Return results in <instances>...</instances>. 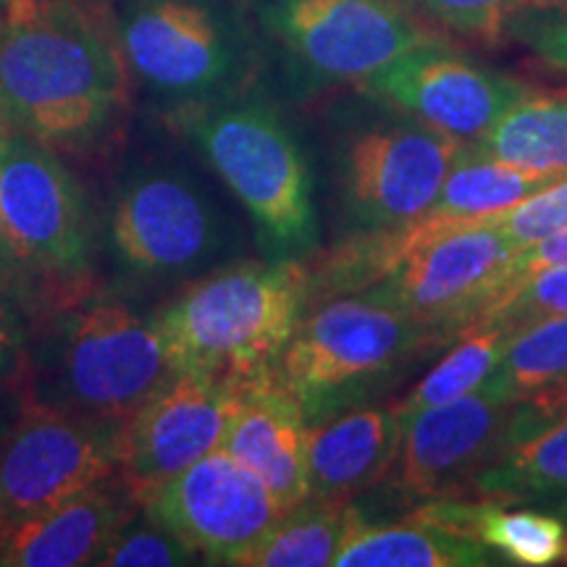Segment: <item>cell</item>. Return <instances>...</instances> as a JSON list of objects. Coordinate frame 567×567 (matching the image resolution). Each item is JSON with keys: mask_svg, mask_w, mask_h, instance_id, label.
<instances>
[{"mask_svg": "<svg viewBox=\"0 0 567 567\" xmlns=\"http://www.w3.org/2000/svg\"><path fill=\"white\" fill-rule=\"evenodd\" d=\"M113 17L130 74L179 109L226 97L243 74V45L213 0H122Z\"/></svg>", "mask_w": 567, "mask_h": 567, "instance_id": "cell-6", "label": "cell"}, {"mask_svg": "<svg viewBox=\"0 0 567 567\" xmlns=\"http://www.w3.org/2000/svg\"><path fill=\"white\" fill-rule=\"evenodd\" d=\"M517 436V402L481 384L460 400L402 417L389 481L405 499H460Z\"/></svg>", "mask_w": 567, "mask_h": 567, "instance_id": "cell-12", "label": "cell"}, {"mask_svg": "<svg viewBox=\"0 0 567 567\" xmlns=\"http://www.w3.org/2000/svg\"><path fill=\"white\" fill-rule=\"evenodd\" d=\"M0 9H3V0H0Z\"/></svg>", "mask_w": 567, "mask_h": 567, "instance_id": "cell-40", "label": "cell"}, {"mask_svg": "<svg viewBox=\"0 0 567 567\" xmlns=\"http://www.w3.org/2000/svg\"><path fill=\"white\" fill-rule=\"evenodd\" d=\"M182 122L213 172L252 216L274 260L313 250L318 221L310 168L271 103L226 95L182 109Z\"/></svg>", "mask_w": 567, "mask_h": 567, "instance_id": "cell-3", "label": "cell"}, {"mask_svg": "<svg viewBox=\"0 0 567 567\" xmlns=\"http://www.w3.org/2000/svg\"><path fill=\"white\" fill-rule=\"evenodd\" d=\"M486 224L505 234L517 250L542 243L559 229H567V174L513 208L488 216Z\"/></svg>", "mask_w": 567, "mask_h": 567, "instance_id": "cell-28", "label": "cell"}, {"mask_svg": "<svg viewBox=\"0 0 567 567\" xmlns=\"http://www.w3.org/2000/svg\"><path fill=\"white\" fill-rule=\"evenodd\" d=\"M151 523V520H147ZM197 551L184 544L172 530L155 526L122 528L116 538L103 549L95 565L103 567H176L195 565Z\"/></svg>", "mask_w": 567, "mask_h": 567, "instance_id": "cell-30", "label": "cell"}, {"mask_svg": "<svg viewBox=\"0 0 567 567\" xmlns=\"http://www.w3.org/2000/svg\"><path fill=\"white\" fill-rule=\"evenodd\" d=\"M520 40L544 66L567 74V11L523 6L507 21V30Z\"/></svg>", "mask_w": 567, "mask_h": 567, "instance_id": "cell-32", "label": "cell"}, {"mask_svg": "<svg viewBox=\"0 0 567 567\" xmlns=\"http://www.w3.org/2000/svg\"><path fill=\"white\" fill-rule=\"evenodd\" d=\"M6 137H9V134H6V124H3V118H0V145H3Z\"/></svg>", "mask_w": 567, "mask_h": 567, "instance_id": "cell-38", "label": "cell"}, {"mask_svg": "<svg viewBox=\"0 0 567 567\" xmlns=\"http://www.w3.org/2000/svg\"><path fill=\"white\" fill-rule=\"evenodd\" d=\"M147 520L213 565H245L287 515L250 467L221 446L142 496Z\"/></svg>", "mask_w": 567, "mask_h": 567, "instance_id": "cell-9", "label": "cell"}, {"mask_svg": "<svg viewBox=\"0 0 567 567\" xmlns=\"http://www.w3.org/2000/svg\"><path fill=\"white\" fill-rule=\"evenodd\" d=\"M360 90L467 145L484 137L530 87L429 40L396 55L360 82Z\"/></svg>", "mask_w": 567, "mask_h": 567, "instance_id": "cell-15", "label": "cell"}, {"mask_svg": "<svg viewBox=\"0 0 567 567\" xmlns=\"http://www.w3.org/2000/svg\"><path fill=\"white\" fill-rule=\"evenodd\" d=\"M45 373L40 402L118 429L176 375L155 321L116 300L90 302L63 323Z\"/></svg>", "mask_w": 567, "mask_h": 567, "instance_id": "cell-5", "label": "cell"}, {"mask_svg": "<svg viewBox=\"0 0 567 567\" xmlns=\"http://www.w3.org/2000/svg\"><path fill=\"white\" fill-rule=\"evenodd\" d=\"M563 381H567V316H551L515 331L505 358L484 384L520 402Z\"/></svg>", "mask_w": 567, "mask_h": 567, "instance_id": "cell-27", "label": "cell"}, {"mask_svg": "<svg viewBox=\"0 0 567 567\" xmlns=\"http://www.w3.org/2000/svg\"><path fill=\"white\" fill-rule=\"evenodd\" d=\"M526 6L534 9H551V11H567V0H528Z\"/></svg>", "mask_w": 567, "mask_h": 567, "instance_id": "cell-37", "label": "cell"}, {"mask_svg": "<svg viewBox=\"0 0 567 567\" xmlns=\"http://www.w3.org/2000/svg\"><path fill=\"white\" fill-rule=\"evenodd\" d=\"M300 258L239 264L210 274L155 318L176 373L247 379L271 371L308 310Z\"/></svg>", "mask_w": 567, "mask_h": 567, "instance_id": "cell-2", "label": "cell"}, {"mask_svg": "<svg viewBox=\"0 0 567 567\" xmlns=\"http://www.w3.org/2000/svg\"><path fill=\"white\" fill-rule=\"evenodd\" d=\"M563 415H567V381L517 402V431H520V436H526L528 431Z\"/></svg>", "mask_w": 567, "mask_h": 567, "instance_id": "cell-34", "label": "cell"}, {"mask_svg": "<svg viewBox=\"0 0 567 567\" xmlns=\"http://www.w3.org/2000/svg\"><path fill=\"white\" fill-rule=\"evenodd\" d=\"M423 347H436L413 318L371 289L331 297L305 310L274 373L313 425L363 405L400 375Z\"/></svg>", "mask_w": 567, "mask_h": 567, "instance_id": "cell-4", "label": "cell"}, {"mask_svg": "<svg viewBox=\"0 0 567 567\" xmlns=\"http://www.w3.org/2000/svg\"><path fill=\"white\" fill-rule=\"evenodd\" d=\"M473 496L496 502L565 499L567 496V415L538 425L496 455L478 478Z\"/></svg>", "mask_w": 567, "mask_h": 567, "instance_id": "cell-23", "label": "cell"}, {"mask_svg": "<svg viewBox=\"0 0 567 567\" xmlns=\"http://www.w3.org/2000/svg\"><path fill=\"white\" fill-rule=\"evenodd\" d=\"M551 316H567V266H551L528 276L526 281L502 295L478 326L492 321L526 326Z\"/></svg>", "mask_w": 567, "mask_h": 567, "instance_id": "cell-29", "label": "cell"}, {"mask_svg": "<svg viewBox=\"0 0 567 567\" xmlns=\"http://www.w3.org/2000/svg\"><path fill=\"white\" fill-rule=\"evenodd\" d=\"M515 252L494 226H467L408 255L368 289L413 318L434 344H446L481 323Z\"/></svg>", "mask_w": 567, "mask_h": 567, "instance_id": "cell-11", "label": "cell"}, {"mask_svg": "<svg viewBox=\"0 0 567 567\" xmlns=\"http://www.w3.org/2000/svg\"><path fill=\"white\" fill-rule=\"evenodd\" d=\"M555 179H559V174L526 172V168L507 166V163L481 158L478 153L463 145L455 166L450 168L429 210L439 213V216L484 221L494 213L526 200Z\"/></svg>", "mask_w": 567, "mask_h": 567, "instance_id": "cell-24", "label": "cell"}, {"mask_svg": "<svg viewBox=\"0 0 567 567\" xmlns=\"http://www.w3.org/2000/svg\"><path fill=\"white\" fill-rule=\"evenodd\" d=\"M517 329L520 326L492 321L473 331H465L457 339V344L396 402V413L405 417L421 413L425 408L444 405V402L476 392L488 375L494 373L499 360L505 358L509 339L515 337Z\"/></svg>", "mask_w": 567, "mask_h": 567, "instance_id": "cell-26", "label": "cell"}, {"mask_svg": "<svg viewBox=\"0 0 567 567\" xmlns=\"http://www.w3.org/2000/svg\"><path fill=\"white\" fill-rule=\"evenodd\" d=\"M415 3L460 38L496 42L505 34L509 17L528 0H415Z\"/></svg>", "mask_w": 567, "mask_h": 567, "instance_id": "cell-31", "label": "cell"}, {"mask_svg": "<svg viewBox=\"0 0 567 567\" xmlns=\"http://www.w3.org/2000/svg\"><path fill=\"white\" fill-rule=\"evenodd\" d=\"M276 42L316 82H363L421 42L436 40L400 0H268Z\"/></svg>", "mask_w": 567, "mask_h": 567, "instance_id": "cell-10", "label": "cell"}, {"mask_svg": "<svg viewBox=\"0 0 567 567\" xmlns=\"http://www.w3.org/2000/svg\"><path fill=\"white\" fill-rule=\"evenodd\" d=\"M111 243L140 274H184L226 247V224L200 182L179 168H142L111 205Z\"/></svg>", "mask_w": 567, "mask_h": 567, "instance_id": "cell-13", "label": "cell"}, {"mask_svg": "<svg viewBox=\"0 0 567 567\" xmlns=\"http://www.w3.org/2000/svg\"><path fill=\"white\" fill-rule=\"evenodd\" d=\"M310 423L271 371L237 379L221 450L258 476L276 502L295 509L308 492Z\"/></svg>", "mask_w": 567, "mask_h": 567, "instance_id": "cell-17", "label": "cell"}, {"mask_svg": "<svg viewBox=\"0 0 567 567\" xmlns=\"http://www.w3.org/2000/svg\"><path fill=\"white\" fill-rule=\"evenodd\" d=\"M237 379L184 371L118 431V467L134 496H145L210 455L224 442Z\"/></svg>", "mask_w": 567, "mask_h": 567, "instance_id": "cell-16", "label": "cell"}, {"mask_svg": "<svg viewBox=\"0 0 567 567\" xmlns=\"http://www.w3.org/2000/svg\"><path fill=\"white\" fill-rule=\"evenodd\" d=\"M402 442L394 408L354 405L310 425L308 492L316 499L352 502L392 471Z\"/></svg>", "mask_w": 567, "mask_h": 567, "instance_id": "cell-18", "label": "cell"}, {"mask_svg": "<svg viewBox=\"0 0 567 567\" xmlns=\"http://www.w3.org/2000/svg\"><path fill=\"white\" fill-rule=\"evenodd\" d=\"M455 534L486 544L509 565L547 567L565 557L567 526L555 515L536 509H507L496 502L434 499L415 513Z\"/></svg>", "mask_w": 567, "mask_h": 567, "instance_id": "cell-21", "label": "cell"}, {"mask_svg": "<svg viewBox=\"0 0 567 567\" xmlns=\"http://www.w3.org/2000/svg\"><path fill=\"white\" fill-rule=\"evenodd\" d=\"M481 158L526 172L567 174V95L528 90L492 124L484 137L467 142Z\"/></svg>", "mask_w": 567, "mask_h": 567, "instance_id": "cell-22", "label": "cell"}, {"mask_svg": "<svg viewBox=\"0 0 567 567\" xmlns=\"http://www.w3.org/2000/svg\"><path fill=\"white\" fill-rule=\"evenodd\" d=\"M0 239L13 260L53 274L87 266L90 234L74 176L32 137L0 145Z\"/></svg>", "mask_w": 567, "mask_h": 567, "instance_id": "cell-14", "label": "cell"}, {"mask_svg": "<svg viewBox=\"0 0 567 567\" xmlns=\"http://www.w3.org/2000/svg\"><path fill=\"white\" fill-rule=\"evenodd\" d=\"M126 523L130 513L122 496L97 484L6 528L0 536V565H95Z\"/></svg>", "mask_w": 567, "mask_h": 567, "instance_id": "cell-19", "label": "cell"}, {"mask_svg": "<svg viewBox=\"0 0 567 567\" xmlns=\"http://www.w3.org/2000/svg\"><path fill=\"white\" fill-rule=\"evenodd\" d=\"M118 425L30 402L0 436V536L13 523L109 481Z\"/></svg>", "mask_w": 567, "mask_h": 567, "instance_id": "cell-8", "label": "cell"}, {"mask_svg": "<svg viewBox=\"0 0 567 567\" xmlns=\"http://www.w3.org/2000/svg\"><path fill=\"white\" fill-rule=\"evenodd\" d=\"M551 266H567V229H559L555 234H549L547 239H542V243L517 250L513 258H509L505 274H502L499 297L509 292L513 287H517L520 281H526L528 276H534ZM499 297H496V300H499ZM492 305H488V308H492Z\"/></svg>", "mask_w": 567, "mask_h": 567, "instance_id": "cell-33", "label": "cell"}, {"mask_svg": "<svg viewBox=\"0 0 567 567\" xmlns=\"http://www.w3.org/2000/svg\"><path fill=\"white\" fill-rule=\"evenodd\" d=\"M486 544L413 515L408 523L373 526L354 509L334 567H481L499 559Z\"/></svg>", "mask_w": 567, "mask_h": 567, "instance_id": "cell-20", "label": "cell"}, {"mask_svg": "<svg viewBox=\"0 0 567 567\" xmlns=\"http://www.w3.org/2000/svg\"><path fill=\"white\" fill-rule=\"evenodd\" d=\"M565 559H567V547H565Z\"/></svg>", "mask_w": 567, "mask_h": 567, "instance_id": "cell-41", "label": "cell"}, {"mask_svg": "<svg viewBox=\"0 0 567 567\" xmlns=\"http://www.w3.org/2000/svg\"><path fill=\"white\" fill-rule=\"evenodd\" d=\"M126 69L101 0H3L0 118L42 145H84L122 116Z\"/></svg>", "mask_w": 567, "mask_h": 567, "instance_id": "cell-1", "label": "cell"}, {"mask_svg": "<svg viewBox=\"0 0 567 567\" xmlns=\"http://www.w3.org/2000/svg\"><path fill=\"white\" fill-rule=\"evenodd\" d=\"M465 142L408 113L352 130L339 151V193L354 231L413 224L436 200Z\"/></svg>", "mask_w": 567, "mask_h": 567, "instance_id": "cell-7", "label": "cell"}, {"mask_svg": "<svg viewBox=\"0 0 567 567\" xmlns=\"http://www.w3.org/2000/svg\"><path fill=\"white\" fill-rule=\"evenodd\" d=\"M354 509L358 507H352V502H326L308 496L276 523L264 544L247 559V567L334 565Z\"/></svg>", "mask_w": 567, "mask_h": 567, "instance_id": "cell-25", "label": "cell"}, {"mask_svg": "<svg viewBox=\"0 0 567 567\" xmlns=\"http://www.w3.org/2000/svg\"><path fill=\"white\" fill-rule=\"evenodd\" d=\"M563 509H565V515H567V496L563 499Z\"/></svg>", "mask_w": 567, "mask_h": 567, "instance_id": "cell-39", "label": "cell"}, {"mask_svg": "<svg viewBox=\"0 0 567 567\" xmlns=\"http://www.w3.org/2000/svg\"><path fill=\"white\" fill-rule=\"evenodd\" d=\"M11 264H17V260H13V255L9 252V247H6L3 239H0V281H3L6 276H9Z\"/></svg>", "mask_w": 567, "mask_h": 567, "instance_id": "cell-36", "label": "cell"}, {"mask_svg": "<svg viewBox=\"0 0 567 567\" xmlns=\"http://www.w3.org/2000/svg\"><path fill=\"white\" fill-rule=\"evenodd\" d=\"M21 354H24V339H21L19 323L6 310H0V381L17 371Z\"/></svg>", "mask_w": 567, "mask_h": 567, "instance_id": "cell-35", "label": "cell"}]
</instances>
